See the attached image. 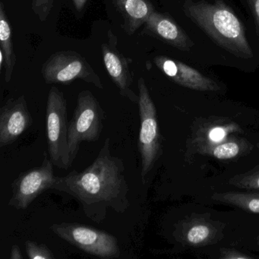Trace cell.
I'll return each instance as SVG.
<instances>
[{
    "mask_svg": "<svg viewBox=\"0 0 259 259\" xmlns=\"http://www.w3.org/2000/svg\"><path fill=\"white\" fill-rule=\"evenodd\" d=\"M105 113L99 101L89 90L80 92L76 107L69 123V160L73 163L83 142L98 140L104 128Z\"/></svg>",
    "mask_w": 259,
    "mask_h": 259,
    "instance_id": "cell-3",
    "label": "cell"
},
{
    "mask_svg": "<svg viewBox=\"0 0 259 259\" xmlns=\"http://www.w3.org/2000/svg\"><path fill=\"white\" fill-rule=\"evenodd\" d=\"M54 0H32L31 8L40 22H45L54 8Z\"/></svg>",
    "mask_w": 259,
    "mask_h": 259,
    "instance_id": "cell-20",
    "label": "cell"
},
{
    "mask_svg": "<svg viewBox=\"0 0 259 259\" xmlns=\"http://www.w3.org/2000/svg\"><path fill=\"white\" fill-rule=\"evenodd\" d=\"M211 198L215 201L236 206L245 211L259 213V194L227 192L213 194Z\"/></svg>",
    "mask_w": 259,
    "mask_h": 259,
    "instance_id": "cell-15",
    "label": "cell"
},
{
    "mask_svg": "<svg viewBox=\"0 0 259 259\" xmlns=\"http://www.w3.org/2000/svg\"><path fill=\"white\" fill-rule=\"evenodd\" d=\"M51 189L73 197L86 217L98 224L105 220L108 210L123 213L130 207L123 160L112 154L110 138L90 166L56 177Z\"/></svg>",
    "mask_w": 259,
    "mask_h": 259,
    "instance_id": "cell-1",
    "label": "cell"
},
{
    "mask_svg": "<svg viewBox=\"0 0 259 259\" xmlns=\"http://www.w3.org/2000/svg\"><path fill=\"white\" fill-rule=\"evenodd\" d=\"M0 50L5 56V81L8 83L13 76L16 56L13 47V31L3 2L0 3Z\"/></svg>",
    "mask_w": 259,
    "mask_h": 259,
    "instance_id": "cell-14",
    "label": "cell"
},
{
    "mask_svg": "<svg viewBox=\"0 0 259 259\" xmlns=\"http://www.w3.org/2000/svg\"><path fill=\"white\" fill-rule=\"evenodd\" d=\"M240 148L236 142H229L217 145L213 150V157L220 160L233 158L239 154Z\"/></svg>",
    "mask_w": 259,
    "mask_h": 259,
    "instance_id": "cell-19",
    "label": "cell"
},
{
    "mask_svg": "<svg viewBox=\"0 0 259 259\" xmlns=\"http://www.w3.org/2000/svg\"><path fill=\"white\" fill-rule=\"evenodd\" d=\"M72 2H73L74 6H75L77 11L81 12L84 9V7H85L88 0H72Z\"/></svg>",
    "mask_w": 259,
    "mask_h": 259,
    "instance_id": "cell-24",
    "label": "cell"
},
{
    "mask_svg": "<svg viewBox=\"0 0 259 259\" xmlns=\"http://www.w3.org/2000/svg\"><path fill=\"white\" fill-rule=\"evenodd\" d=\"M252 11L253 16L255 19L256 27L259 34V0H246Z\"/></svg>",
    "mask_w": 259,
    "mask_h": 259,
    "instance_id": "cell-22",
    "label": "cell"
},
{
    "mask_svg": "<svg viewBox=\"0 0 259 259\" xmlns=\"http://www.w3.org/2000/svg\"><path fill=\"white\" fill-rule=\"evenodd\" d=\"M25 249L29 259H54V253L45 244L37 243L34 241H26Z\"/></svg>",
    "mask_w": 259,
    "mask_h": 259,
    "instance_id": "cell-18",
    "label": "cell"
},
{
    "mask_svg": "<svg viewBox=\"0 0 259 259\" xmlns=\"http://www.w3.org/2000/svg\"><path fill=\"white\" fill-rule=\"evenodd\" d=\"M118 38L111 30L107 31V40L101 45L103 62L109 76L119 91V94L132 103L139 104V95L132 89L133 77L130 72L131 60L124 57L117 48Z\"/></svg>",
    "mask_w": 259,
    "mask_h": 259,
    "instance_id": "cell-9",
    "label": "cell"
},
{
    "mask_svg": "<svg viewBox=\"0 0 259 259\" xmlns=\"http://www.w3.org/2000/svg\"><path fill=\"white\" fill-rule=\"evenodd\" d=\"M54 163L45 152L41 165L21 174L12 183L8 204L17 210H25L45 190L51 189L56 176Z\"/></svg>",
    "mask_w": 259,
    "mask_h": 259,
    "instance_id": "cell-8",
    "label": "cell"
},
{
    "mask_svg": "<svg viewBox=\"0 0 259 259\" xmlns=\"http://www.w3.org/2000/svg\"><path fill=\"white\" fill-rule=\"evenodd\" d=\"M227 135V132L222 127H216V128H212L209 133V139L211 142H222Z\"/></svg>",
    "mask_w": 259,
    "mask_h": 259,
    "instance_id": "cell-21",
    "label": "cell"
},
{
    "mask_svg": "<svg viewBox=\"0 0 259 259\" xmlns=\"http://www.w3.org/2000/svg\"><path fill=\"white\" fill-rule=\"evenodd\" d=\"M230 184L240 189L259 191V166L246 174H241L230 179Z\"/></svg>",
    "mask_w": 259,
    "mask_h": 259,
    "instance_id": "cell-17",
    "label": "cell"
},
{
    "mask_svg": "<svg viewBox=\"0 0 259 259\" xmlns=\"http://www.w3.org/2000/svg\"><path fill=\"white\" fill-rule=\"evenodd\" d=\"M140 130L139 151L142 160L141 177L145 184L146 177L158 160L161 151V137L159 131L157 109L142 77L138 80Z\"/></svg>",
    "mask_w": 259,
    "mask_h": 259,
    "instance_id": "cell-4",
    "label": "cell"
},
{
    "mask_svg": "<svg viewBox=\"0 0 259 259\" xmlns=\"http://www.w3.org/2000/svg\"><path fill=\"white\" fill-rule=\"evenodd\" d=\"M41 74L47 84H65L82 80L103 90L99 75L85 58L72 51L53 54L41 67Z\"/></svg>",
    "mask_w": 259,
    "mask_h": 259,
    "instance_id": "cell-7",
    "label": "cell"
},
{
    "mask_svg": "<svg viewBox=\"0 0 259 259\" xmlns=\"http://www.w3.org/2000/svg\"><path fill=\"white\" fill-rule=\"evenodd\" d=\"M213 230L211 226L202 221H195L188 226L184 233L185 240L192 245H201L211 239Z\"/></svg>",
    "mask_w": 259,
    "mask_h": 259,
    "instance_id": "cell-16",
    "label": "cell"
},
{
    "mask_svg": "<svg viewBox=\"0 0 259 259\" xmlns=\"http://www.w3.org/2000/svg\"><path fill=\"white\" fill-rule=\"evenodd\" d=\"M50 229L54 234L88 254L101 258L120 257L117 239L110 233L72 223L54 224Z\"/></svg>",
    "mask_w": 259,
    "mask_h": 259,
    "instance_id": "cell-6",
    "label": "cell"
},
{
    "mask_svg": "<svg viewBox=\"0 0 259 259\" xmlns=\"http://www.w3.org/2000/svg\"><path fill=\"white\" fill-rule=\"evenodd\" d=\"M184 12L226 51L240 58L253 57L242 23L224 3L187 2L184 5Z\"/></svg>",
    "mask_w": 259,
    "mask_h": 259,
    "instance_id": "cell-2",
    "label": "cell"
},
{
    "mask_svg": "<svg viewBox=\"0 0 259 259\" xmlns=\"http://www.w3.org/2000/svg\"><path fill=\"white\" fill-rule=\"evenodd\" d=\"M68 128L67 101L63 92L53 86L47 102V139L50 158L59 169H67L72 165L69 160Z\"/></svg>",
    "mask_w": 259,
    "mask_h": 259,
    "instance_id": "cell-5",
    "label": "cell"
},
{
    "mask_svg": "<svg viewBox=\"0 0 259 259\" xmlns=\"http://www.w3.org/2000/svg\"><path fill=\"white\" fill-rule=\"evenodd\" d=\"M32 122L25 95L8 100L0 110V147L14 143Z\"/></svg>",
    "mask_w": 259,
    "mask_h": 259,
    "instance_id": "cell-10",
    "label": "cell"
},
{
    "mask_svg": "<svg viewBox=\"0 0 259 259\" xmlns=\"http://www.w3.org/2000/svg\"><path fill=\"white\" fill-rule=\"evenodd\" d=\"M113 4L123 19L122 27L128 35L143 26L154 11L151 0H113Z\"/></svg>",
    "mask_w": 259,
    "mask_h": 259,
    "instance_id": "cell-13",
    "label": "cell"
},
{
    "mask_svg": "<svg viewBox=\"0 0 259 259\" xmlns=\"http://www.w3.org/2000/svg\"><path fill=\"white\" fill-rule=\"evenodd\" d=\"M154 62L166 76L183 87L201 92H216L220 89L213 80L182 62L163 56L155 57Z\"/></svg>",
    "mask_w": 259,
    "mask_h": 259,
    "instance_id": "cell-11",
    "label": "cell"
},
{
    "mask_svg": "<svg viewBox=\"0 0 259 259\" xmlns=\"http://www.w3.org/2000/svg\"><path fill=\"white\" fill-rule=\"evenodd\" d=\"M10 259H22L23 255H22V251H21L19 245H14L11 248L10 254Z\"/></svg>",
    "mask_w": 259,
    "mask_h": 259,
    "instance_id": "cell-23",
    "label": "cell"
},
{
    "mask_svg": "<svg viewBox=\"0 0 259 259\" xmlns=\"http://www.w3.org/2000/svg\"><path fill=\"white\" fill-rule=\"evenodd\" d=\"M142 32L160 39L180 51H189L193 42L169 16L154 11L144 25Z\"/></svg>",
    "mask_w": 259,
    "mask_h": 259,
    "instance_id": "cell-12",
    "label": "cell"
}]
</instances>
